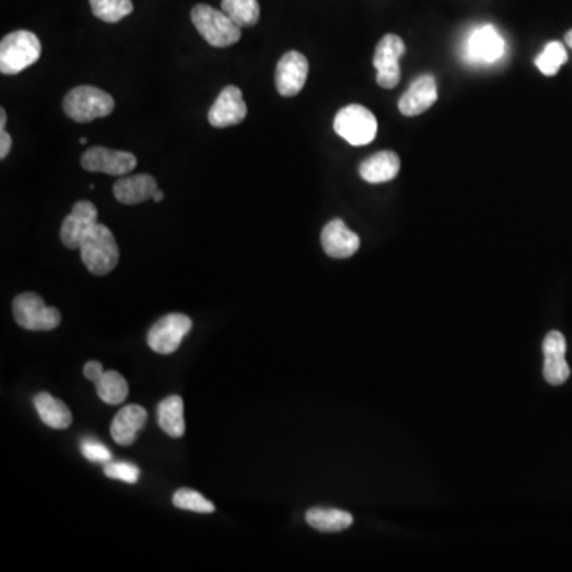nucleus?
Segmentation results:
<instances>
[{"mask_svg":"<svg viewBox=\"0 0 572 572\" xmlns=\"http://www.w3.org/2000/svg\"><path fill=\"white\" fill-rule=\"evenodd\" d=\"M406 53V45L401 37L388 34L380 40L375 48L374 67L377 70V83L382 88H395L401 78L399 59Z\"/></svg>","mask_w":572,"mask_h":572,"instance_id":"8","label":"nucleus"},{"mask_svg":"<svg viewBox=\"0 0 572 572\" xmlns=\"http://www.w3.org/2000/svg\"><path fill=\"white\" fill-rule=\"evenodd\" d=\"M309 75V61L299 51H288L280 58L275 70V86L280 96L293 97L301 93Z\"/></svg>","mask_w":572,"mask_h":572,"instance_id":"10","label":"nucleus"},{"mask_svg":"<svg viewBox=\"0 0 572 572\" xmlns=\"http://www.w3.org/2000/svg\"><path fill=\"white\" fill-rule=\"evenodd\" d=\"M377 118L363 105H347L334 118V131L353 147L369 145L377 136Z\"/></svg>","mask_w":572,"mask_h":572,"instance_id":"5","label":"nucleus"},{"mask_svg":"<svg viewBox=\"0 0 572 572\" xmlns=\"http://www.w3.org/2000/svg\"><path fill=\"white\" fill-rule=\"evenodd\" d=\"M13 317L29 331H53L61 325V312L48 307L39 294L23 293L13 301Z\"/></svg>","mask_w":572,"mask_h":572,"instance_id":"6","label":"nucleus"},{"mask_svg":"<svg viewBox=\"0 0 572 572\" xmlns=\"http://www.w3.org/2000/svg\"><path fill=\"white\" fill-rule=\"evenodd\" d=\"M12 150V137L7 131H0V159H5Z\"/></svg>","mask_w":572,"mask_h":572,"instance_id":"31","label":"nucleus"},{"mask_svg":"<svg viewBox=\"0 0 572 572\" xmlns=\"http://www.w3.org/2000/svg\"><path fill=\"white\" fill-rule=\"evenodd\" d=\"M566 43L572 48V29L566 34Z\"/></svg>","mask_w":572,"mask_h":572,"instance_id":"34","label":"nucleus"},{"mask_svg":"<svg viewBox=\"0 0 572 572\" xmlns=\"http://www.w3.org/2000/svg\"><path fill=\"white\" fill-rule=\"evenodd\" d=\"M174 506L183 511L198 512V514H212L215 512V506L210 503L209 499H205L198 491L190 490V488H180L175 491Z\"/></svg>","mask_w":572,"mask_h":572,"instance_id":"27","label":"nucleus"},{"mask_svg":"<svg viewBox=\"0 0 572 572\" xmlns=\"http://www.w3.org/2000/svg\"><path fill=\"white\" fill-rule=\"evenodd\" d=\"M306 522L320 533H339L353 525V515L331 507H312L307 511Z\"/></svg>","mask_w":572,"mask_h":572,"instance_id":"21","label":"nucleus"},{"mask_svg":"<svg viewBox=\"0 0 572 572\" xmlns=\"http://www.w3.org/2000/svg\"><path fill=\"white\" fill-rule=\"evenodd\" d=\"M164 199V193L161 190L156 191L155 196H153V199H151V201H155V202H161Z\"/></svg>","mask_w":572,"mask_h":572,"instance_id":"33","label":"nucleus"},{"mask_svg":"<svg viewBox=\"0 0 572 572\" xmlns=\"http://www.w3.org/2000/svg\"><path fill=\"white\" fill-rule=\"evenodd\" d=\"M62 109L70 120L89 123L97 118L109 116L115 109V101L102 89L94 86H78L64 97Z\"/></svg>","mask_w":572,"mask_h":572,"instance_id":"4","label":"nucleus"},{"mask_svg":"<svg viewBox=\"0 0 572 572\" xmlns=\"http://www.w3.org/2000/svg\"><path fill=\"white\" fill-rule=\"evenodd\" d=\"M360 237L355 232L350 231L344 221H329L328 225L321 231V247L326 255L334 259H345L355 255L360 248Z\"/></svg>","mask_w":572,"mask_h":572,"instance_id":"14","label":"nucleus"},{"mask_svg":"<svg viewBox=\"0 0 572 572\" xmlns=\"http://www.w3.org/2000/svg\"><path fill=\"white\" fill-rule=\"evenodd\" d=\"M544 379L553 387H560L571 375L566 361V339L560 331H550L544 339Z\"/></svg>","mask_w":572,"mask_h":572,"instance_id":"13","label":"nucleus"},{"mask_svg":"<svg viewBox=\"0 0 572 572\" xmlns=\"http://www.w3.org/2000/svg\"><path fill=\"white\" fill-rule=\"evenodd\" d=\"M221 10L240 28L255 26L261 15L258 0H221Z\"/></svg>","mask_w":572,"mask_h":572,"instance_id":"24","label":"nucleus"},{"mask_svg":"<svg viewBox=\"0 0 572 572\" xmlns=\"http://www.w3.org/2000/svg\"><path fill=\"white\" fill-rule=\"evenodd\" d=\"M437 101V83L433 75L415 78L406 94L399 99V112L406 116L422 115Z\"/></svg>","mask_w":572,"mask_h":572,"instance_id":"15","label":"nucleus"},{"mask_svg":"<svg viewBox=\"0 0 572 572\" xmlns=\"http://www.w3.org/2000/svg\"><path fill=\"white\" fill-rule=\"evenodd\" d=\"M104 372V368H102V364L99 363V361H89V363L85 364V368H83V374H85L86 379L94 383L101 379Z\"/></svg>","mask_w":572,"mask_h":572,"instance_id":"30","label":"nucleus"},{"mask_svg":"<svg viewBox=\"0 0 572 572\" xmlns=\"http://www.w3.org/2000/svg\"><path fill=\"white\" fill-rule=\"evenodd\" d=\"M82 261L88 271L94 275H107L120 261V248L116 244L113 232L105 225L97 223L83 240Z\"/></svg>","mask_w":572,"mask_h":572,"instance_id":"2","label":"nucleus"},{"mask_svg":"<svg viewBox=\"0 0 572 572\" xmlns=\"http://www.w3.org/2000/svg\"><path fill=\"white\" fill-rule=\"evenodd\" d=\"M82 167L88 172H101V174L123 177L136 169L137 158L129 151L93 147L83 153Z\"/></svg>","mask_w":572,"mask_h":572,"instance_id":"9","label":"nucleus"},{"mask_svg":"<svg viewBox=\"0 0 572 572\" xmlns=\"http://www.w3.org/2000/svg\"><path fill=\"white\" fill-rule=\"evenodd\" d=\"M399 169L401 161L395 151H380L361 164L360 175L364 182L385 183L393 180L399 174Z\"/></svg>","mask_w":572,"mask_h":572,"instance_id":"19","label":"nucleus"},{"mask_svg":"<svg viewBox=\"0 0 572 572\" xmlns=\"http://www.w3.org/2000/svg\"><path fill=\"white\" fill-rule=\"evenodd\" d=\"M94 16L105 23H118L134 12L131 0H89Z\"/></svg>","mask_w":572,"mask_h":572,"instance_id":"25","label":"nucleus"},{"mask_svg":"<svg viewBox=\"0 0 572 572\" xmlns=\"http://www.w3.org/2000/svg\"><path fill=\"white\" fill-rule=\"evenodd\" d=\"M105 476L113 480H121L126 484H137L140 477V469L131 463H107L104 468Z\"/></svg>","mask_w":572,"mask_h":572,"instance_id":"28","label":"nucleus"},{"mask_svg":"<svg viewBox=\"0 0 572 572\" xmlns=\"http://www.w3.org/2000/svg\"><path fill=\"white\" fill-rule=\"evenodd\" d=\"M42 43L31 31H15L0 42V72L18 75L39 61Z\"/></svg>","mask_w":572,"mask_h":572,"instance_id":"1","label":"nucleus"},{"mask_svg":"<svg viewBox=\"0 0 572 572\" xmlns=\"http://www.w3.org/2000/svg\"><path fill=\"white\" fill-rule=\"evenodd\" d=\"M147 410L137 404H129L113 418L112 426H110V434L113 441L123 447H129L137 441V434L140 429L147 423Z\"/></svg>","mask_w":572,"mask_h":572,"instance_id":"16","label":"nucleus"},{"mask_svg":"<svg viewBox=\"0 0 572 572\" xmlns=\"http://www.w3.org/2000/svg\"><path fill=\"white\" fill-rule=\"evenodd\" d=\"M158 191V182L148 174L123 177L113 185L116 201L124 205L142 204L150 201Z\"/></svg>","mask_w":572,"mask_h":572,"instance_id":"17","label":"nucleus"},{"mask_svg":"<svg viewBox=\"0 0 572 572\" xmlns=\"http://www.w3.org/2000/svg\"><path fill=\"white\" fill-rule=\"evenodd\" d=\"M97 225V209L93 202L80 201L64 218L61 226L62 244L70 250H80L89 231Z\"/></svg>","mask_w":572,"mask_h":572,"instance_id":"11","label":"nucleus"},{"mask_svg":"<svg viewBox=\"0 0 572 572\" xmlns=\"http://www.w3.org/2000/svg\"><path fill=\"white\" fill-rule=\"evenodd\" d=\"M34 406L37 409L40 420L53 429H66L72 425V414L69 407L61 399L51 396L50 393H39L34 398Z\"/></svg>","mask_w":572,"mask_h":572,"instance_id":"20","label":"nucleus"},{"mask_svg":"<svg viewBox=\"0 0 572 572\" xmlns=\"http://www.w3.org/2000/svg\"><path fill=\"white\" fill-rule=\"evenodd\" d=\"M5 124H7V112L5 109H0V131H4Z\"/></svg>","mask_w":572,"mask_h":572,"instance_id":"32","label":"nucleus"},{"mask_svg":"<svg viewBox=\"0 0 572 572\" xmlns=\"http://www.w3.org/2000/svg\"><path fill=\"white\" fill-rule=\"evenodd\" d=\"M504 50L506 43L493 26L477 29L469 39V58L477 62H495L503 56Z\"/></svg>","mask_w":572,"mask_h":572,"instance_id":"18","label":"nucleus"},{"mask_svg":"<svg viewBox=\"0 0 572 572\" xmlns=\"http://www.w3.org/2000/svg\"><path fill=\"white\" fill-rule=\"evenodd\" d=\"M159 428L167 436L180 439L185 434V418H183V399L174 395L163 399L158 406Z\"/></svg>","mask_w":572,"mask_h":572,"instance_id":"22","label":"nucleus"},{"mask_svg":"<svg viewBox=\"0 0 572 572\" xmlns=\"http://www.w3.org/2000/svg\"><path fill=\"white\" fill-rule=\"evenodd\" d=\"M86 142H88V139H86V137H82V139H80V143H82V145H85Z\"/></svg>","mask_w":572,"mask_h":572,"instance_id":"35","label":"nucleus"},{"mask_svg":"<svg viewBox=\"0 0 572 572\" xmlns=\"http://www.w3.org/2000/svg\"><path fill=\"white\" fill-rule=\"evenodd\" d=\"M96 391L97 396L109 406H118L126 401L129 395L128 382L120 372L116 371L104 372L101 379L96 382Z\"/></svg>","mask_w":572,"mask_h":572,"instance_id":"23","label":"nucleus"},{"mask_svg":"<svg viewBox=\"0 0 572 572\" xmlns=\"http://www.w3.org/2000/svg\"><path fill=\"white\" fill-rule=\"evenodd\" d=\"M191 326L193 321L185 314L164 315L148 331V345L159 355H171L182 345L183 339L191 331Z\"/></svg>","mask_w":572,"mask_h":572,"instance_id":"7","label":"nucleus"},{"mask_svg":"<svg viewBox=\"0 0 572 572\" xmlns=\"http://www.w3.org/2000/svg\"><path fill=\"white\" fill-rule=\"evenodd\" d=\"M568 61V53L563 43L550 42L536 58V67L547 77L557 75L560 67Z\"/></svg>","mask_w":572,"mask_h":572,"instance_id":"26","label":"nucleus"},{"mask_svg":"<svg viewBox=\"0 0 572 572\" xmlns=\"http://www.w3.org/2000/svg\"><path fill=\"white\" fill-rule=\"evenodd\" d=\"M248 107L245 104L242 91L237 86H226L217 101L213 102L209 110V123L213 128L223 129L236 126L247 118Z\"/></svg>","mask_w":572,"mask_h":572,"instance_id":"12","label":"nucleus"},{"mask_svg":"<svg viewBox=\"0 0 572 572\" xmlns=\"http://www.w3.org/2000/svg\"><path fill=\"white\" fill-rule=\"evenodd\" d=\"M191 20L194 28L198 29L205 42L212 47H231L239 42L242 35L239 24L234 23L223 10L218 12L210 5H196L191 12Z\"/></svg>","mask_w":572,"mask_h":572,"instance_id":"3","label":"nucleus"},{"mask_svg":"<svg viewBox=\"0 0 572 572\" xmlns=\"http://www.w3.org/2000/svg\"><path fill=\"white\" fill-rule=\"evenodd\" d=\"M82 453L83 457L91 461V463L107 464L112 461L110 450L101 442L91 441V439H86V441L82 442Z\"/></svg>","mask_w":572,"mask_h":572,"instance_id":"29","label":"nucleus"}]
</instances>
